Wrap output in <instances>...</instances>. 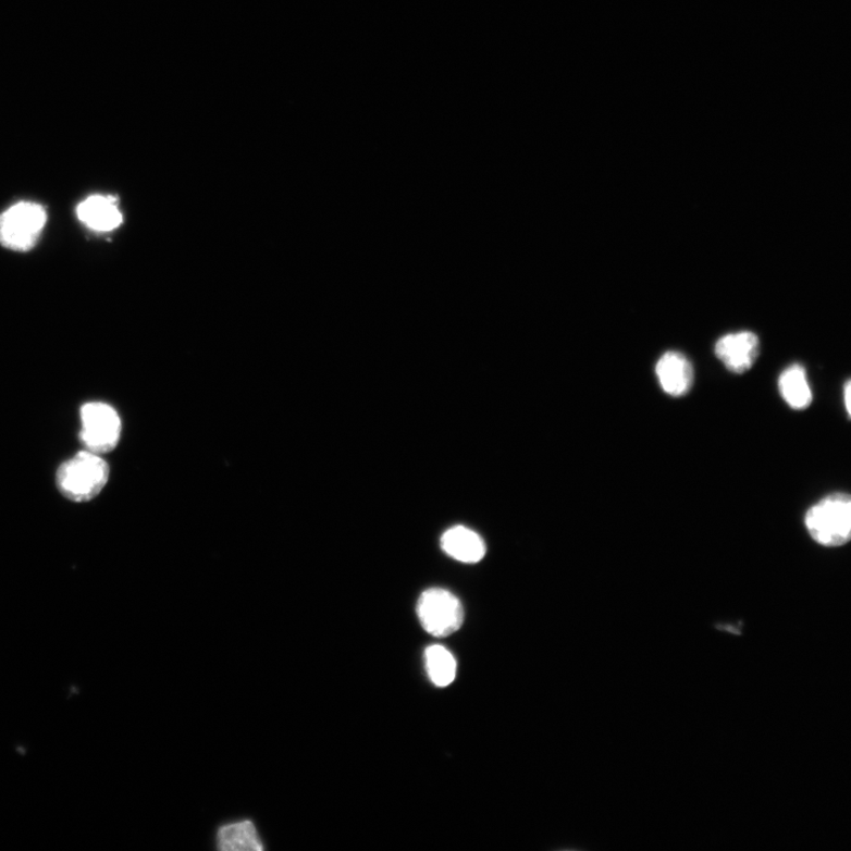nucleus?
Listing matches in <instances>:
<instances>
[{"instance_id": "obj_4", "label": "nucleus", "mask_w": 851, "mask_h": 851, "mask_svg": "<svg viewBox=\"0 0 851 851\" xmlns=\"http://www.w3.org/2000/svg\"><path fill=\"white\" fill-rule=\"evenodd\" d=\"M418 615L423 629L436 638L456 633L464 622L461 602L445 589L425 590L418 602Z\"/></svg>"}, {"instance_id": "obj_13", "label": "nucleus", "mask_w": 851, "mask_h": 851, "mask_svg": "<svg viewBox=\"0 0 851 851\" xmlns=\"http://www.w3.org/2000/svg\"><path fill=\"white\" fill-rule=\"evenodd\" d=\"M843 395H844V403H846L847 414L850 417L851 416V404H850L851 386H850V381H848L846 383Z\"/></svg>"}, {"instance_id": "obj_11", "label": "nucleus", "mask_w": 851, "mask_h": 851, "mask_svg": "<svg viewBox=\"0 0 851 851\" xmlns=\"http://www.w3.org/2000/svg\"><path fill=\"white\" fill-rule=\"evenodd\" d=\"M778 387L781 397L793 409L802 410L813 403V392L802 366L787 368L779 377Z\"/></svg>"}, {"instance_id": "obj_2", "label": "nucleus", "mask_w": 851, "mask_h": 851, "mask_svg": "<svg viewBox=\"0 0 851 851\" xmlns=\"http://www.w3.org/2000/svg\"><path fill=\"white\" fill-rule=\"evenodd\" d=\"M805 527L815 542L827 547L847 544L851 536V499L834 493L814 505L805 515Z\"/></svg>"}, {"instance_id": "obj_10", "label": "nucleus", "mask_w": 851, "mask_h": 851, "mask_svg": "<svg viewBox=\"0 0 851 851\" xmlns=\"http://www.w3.org/2000/svg\"><path fill=\"white\" fill-rule=\"evenodd\" d=\"M442 547L448 556L464 563L482 560L486 553L483 539L464 527L447 530L442 538Z\"/></svg>"}, {"instance_id": "obj_12", "label": "nucleus", "mask_w": 851, "mask_h": 851, "mask_svg": "<svg viewBox=\"0 0 851 851\" xmlns=\"http://www.w3.org/2000/svg\"><path fill=\"white\" fill-rule=\"evenodd\" d=\"M425 669L429 677L437 688H446L455 681L457 676V663L443 646H431L424 653Z\"/></svg>"}, {"instance_id": "obj_3", "label": "nucleus", "mask_w": 851, "mask_h": 851, "mask_svg": "<svg viewBox=\"0 0 851 851\" xmlns=\"http://www.w3.org/2000/svg\"><path fill=\"white\" fill-rule=\"evenodd\" d=\"M48 214L42 205L21 201L0 214V244L17 252L30 251L46 227Z\"/></svg>"}, {"instance_id": "obj_5", "label": "nucleus", "mask_w": 851, "mask_h": 851, "mask_svg": "<svg viewBox=\"0 0 851 851\" xmlns=\"http://www.w3.org/2000/svg\"><path fill=\"white\" fill-rule=\"evenodd\" d=\"M81 443L95 455L113 451L120 441L122 423L118 411L103 403H89L81 409Z\"/></svg>"}, {"instance_id": "obj_8", "label": "nucleus", "mask_w": 851, "mask_h": 851, "mask_svg": "<svg viewBox=\"0 0 851 851\" xmlns=\"http://www.w3.org/2000/svg\"><path fill=\"white\" fill-rule=\"evenodd\" d=\"M656 377L664 392L680 397L693 386L694 372L691 362L678 351L666 353L656 365Z\"/></svg>"}, {"instance_id": "obj_7", "label": "nucleus", "mask_w": 851, "mask_h": 851, "mask_svg": "<svg viewBox=\"0 0 851 851\" xmlns=\"http://www.w3.org/2000/svg\"><path fill=\"white\" fill-rule=\"evenodd\" d=\"M716 355L730 372L743 374L758 359V336L751 332L726 335L717 342Z\"/></svg>"}, {"instance_id": "obj_9", "label": "nucleus", "mask_w": 851, "mask_h": 851, "mask_svg": "<svg viewBox=\"0 0 851 851\" xmlns=\"http://www.w3.org/2000/svg\"><path fill=\"white\" fill-rule=\"evenodd\" d=\"M78 221L96 232H111L123 222L118 199L112 196H91L78 203Z\"/></svg>"}, {"instance_id": "obj_1", "label": "nucleus", "mask_w": 851, "mask_h": 851, "mask_svg": "<svg viewBox=\"0 0 851 851\" xmlns=\"http://www.w3.org/2000/svg\"><path fill=\"white\" fill-rule=\"evenodd\" d=\"M108 479V464L100 455L85 451L61 465L58 488L65 498L84 503L98 497Z\"/></svg>"}, {"instance_id": "obj_6", "label": "nucleus", "mask_w": 851, "mask_h": 851, "mask_svg": "<svg viewBox=\"0 0 851 851\" xmlns=\"http://www.w3.org/2000/svg\"><path fill=\"white\" fill-rule=\"evenodd\" d=\"M213 843L219 851H263L268 848L262 830L251 817L222 822L214 830Z\"/></svg>"}]
</instances>
